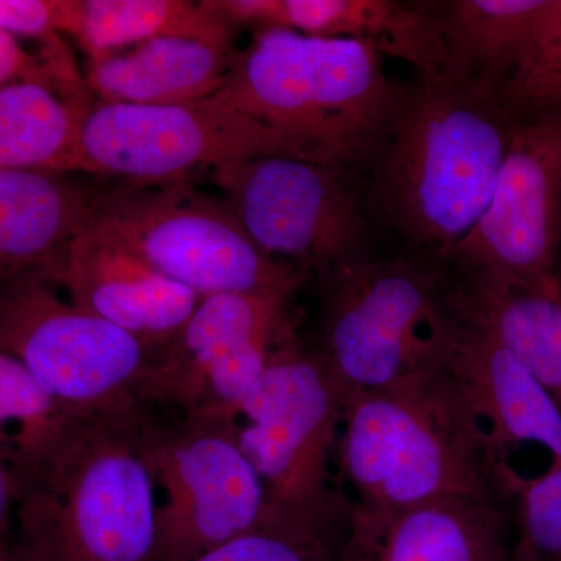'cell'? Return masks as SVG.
I'll use <instances>...</instances> for the list:
<instances>
[{"label":"cell","mask_w":561,"mask_h":561,"mask_svg":"<svg viewBox=\"0 0 561 561\" xmlns=\"http://www.w3.org/2000/svg\"><path fill=\"white\" fill-rule=\"evenodd\" d=\"M516 121L497 88L419 77L365 169L368 213L443 262L485 213Z\"/></svg>","instance_id":"cell-1"},{"label":"cell","mask_w":561,"mask_h":561,"mask_svg":"<svg viewBox=\"0 0 561 561\" xmlns=\"http://www.w3.org/2000/svg\"><path fill=\"white\" fill-rule=\"evenodd\" d=\"M508 470L442 354L342 400L335 471L354 507L400 511L440 497L504 504Z\"/></svg>","instance_id":"cell-2"},{"label":"cell","mask_w":561,"mask_h":561,"mask_svg":"<svg viewBox=\"0 0 561 561\" xmlns=\"http://www.w3.org/2000/svg\"><path fill=\"white\" fill-rule=\"evenodd\" d=\"M404 92L368 44L268 28L238 50L210 99L279 131L309 160L359 176Z\"/></svg>","instance_id":"cell-3"},{"label":"cell","mask_w":561,"mask_h":561,"mask_svg":"<svg viewBox=\"0 0 561 561\" xmlns=\"http://www.w3.org/2000/svg\"><path fill=\"white\" fill-rule=\"evenodd\" d=\"M146 405L81 413L54 459L18 483L20 541L38 561H154L157 481Z\"/></svg>","instance_id":"cell-4"},{"label":"cell","mask_w":561,"mask_h":561,"mask_svg":"<svg viewBox=\"0 0 561 561\" xmlns=\"http://www.w3.org/2000/svg\"><path fill=\"white\" fill-rule=\"evenodd\" d=\"M323 278L320 343L309 351L342 400L438 359L451 316V278L438 265L364 256Z\"/></svg>","instance_id":"cell-5"},{"label":"cell","mask_w":561,"mask_h":561,"mask_svg":"<svg viewBox=\"0 0 561 561\" xmlns=\"http://www.w3.org/2000/svg\"><path fill=\"white\" fill-rule=\"evenodd\" d=\"M342 398L311 351L291 337L241 405L238 440L264 485L271 518L342 531L350 502L337 483Z\"/></svg>","instance_id":"cell-6"},{"label":"cell","mask_w":561,"mask_h":561,"mask_svg":"<svg viewBox=\"0 0 561 561\" xmlns=\"http://www.w3.org/2000/svg\"><path fill=\"white\" fill-rule=\"evenodd\" d=\"M187 181L99 190L94 221L201 298L249 294L290 301L308 273L264 253L220 195Z\"/></svg>","instance_id":"cell-7"},{"label":"cell","mask_w":561,"mask_h":561,"mask_svg":"<svg viewBox=\"0 0 561 561\" xmlns=\"http://www.w3.org/2000/svg\"><path fill=\"white\" fill-rule=\"evenodd\" d=\"M144 448L164 493L154 561H191L271 522L264 485L238 440V420H162L146 405Z\"/></svg>","instance_id":"cell-8"},{"label":"cell","mask_w":561,"mask_h":561,"mask_svg":"<svg viewBox=\"0 0 561 561\" xmlns=\"http://www.w3.org/2000/svg\"><path fill=\"white\" fill-rule=\"evenodd\" d=\"M268 154L309 160L279 131L210 98L176 105L95 101L81 128L79 173L150 186Z\"/></svg>","instance_id":"cell-9"},{"label":"cell","mask_w":561,"mask_h":561,"mask_svg":"<svg viewBox=\"0 0 561 561\" xmlns=\"http://www.w3.org/2000/svg\"><path fill=\"white\" fill-rule=\"evenodd\" d=\"M210 176L251 241L273 260L324 276L365 256L368 210L353 173L268 154Z\"/></svg>","instance_id":"cell-10"},{"label":"cell","mask_w":561,"mask_h":561,"mask_svg":"<svg viewBox=\"0 0 561 561\" xmlns=\"http://www.w3.org/2000/svg\"><path fill=\"white\" fill-rule=\"evenodd\" d=\"M60 287L24 276L0 287V350L16 357L70 411L140 404L151 351L110 321L65 300Z\"/></svg>","instance_id":"cell-11"},{"label":"cell","mask_w":561,"mask_h":561,"mask_svg":"<svg viewBox=\"0 0 561 561\" xmlns=\"http://www.w3.org/2000/svg\"><path fill=\"white\" fill-rule=\"evenodd\" d=\"M287 306L264 295L202 298L180 334L151 357L139 402L186 419L238 420L272 354L294 337Z\"/></svg>","instance_id":"cell-12"},{"label":"cell","mask_w":561,"mask_h":561,"mask_svg":"<svg viewBox=\"0 0 561 561\" xmlns=\"http://www.w3.org/2000/svg\"><path fill=\"white\" fill-rule=\"evenodd\" d=\"M561 110L516 121L485 213L446 264L518 286L561 290Z\"/></svg>","instance_id":"cell-13"},{"label":"cell","mask_w":561,"mask_h":561,"mask_svg":"<svg viewBox=\"0 0 561 561\" xmlns=\"http://www.w3.org/2000/svg\"><path fill=\"white\" fill-rule=\"evenodd\" d=\"M58 287L73 305L138 339L153 357L180 334L202 300L94 220L69 243Z\"/></svg>","instance_id":"cell-14"},{"label":"cell","mask_w":561,"mask_h":561,"mask_svg":"<svg viewBox=\"0 0 561 561\" xmlns=\"http://www.w3.org/2000/svg\"><path fill=\"white\" fill-rule=\"evenodd\" d=\"M502 502L440 497L400 511L350 504L337 561H513Z\"/></svg>","instance_id":"cell-15"},{"label":"cell","mask_w":561,"mask_h":561,"mask_svg":"<svg viewBox=\"0 0 561 561\" xmlns=\"http://www.w3.org/2000/svg\"><path fill=\"white\" fill-rule=\"evenodd\" d=\"M232 27L284 28L320 38L368 44L408 62L421 79H438L445 46L427 2L397 0H210Z\"/></svg>","instance_id":"cell-16"},{"label":"cell","mask_w":561,"mask_h":561,"mask_svg":"<svg viewBox=\"0 0 561 561\" xmlns=\"http://www.w3.org/2000/svg\"><path fill=\"white\" fill-rule=\"evenodd\" d=\"M442 362L502 454L519 443H537L551 453L552 463H560L559 405L511 351L461 316L453 302Z\"/></svg>","instance_id":"cell-17"},{"label":"cell","mask_w":561,"mask_h":561,"mask_svg":"<svg viewBox=\"0 0 561 561\" xmlns=\"http://www.w3.org/2000/svg\"><path fill=\"white\" fill-rule=\"evenodd\" d=\"M99 190L62 173L0 169V287L57 284L69 243L94 220Z\"/></svg>","instance_id":"cell-18"},{"label":"cell","mask_w":561,"mask_h":561,"mask_svg":"<svg viewBox=\"0 0 561 561\" xmlns=\"http://www.w3.org/2000/svg\"><path fill=\"white\" fill-rule=\"evenodd\" d=\"M236 54L234 43L161 36L90 61L84 81L98 102H197L219 91Z\"/></svg>","instance_id":"cell-19"},{"label":"cell","mask_w":561,"mask_h":561,"mask_svg":"<svg viewBox=\"0 0 561 561\" xmlns=\"http://www.w3.org/2000/svg\"><path fill=\"white\" fill-rule=\"evenodd\" d=\"M449 298L461 316L522 362L561 411V290L467 272L451 278Z\"/></svg>","instance_id":"cell-20"},{"label":"cell","mask_w":561,"mask_h":561,"mask_svg":"<svg viewBox=\"0 0 561 561\" xmlns=\"http://www.w3.org/2000/svg\"><path fill=\"white\" fill-rule=\"evenodd\" d=\"M94 103L87 83L20 80L0 87V169L79 173L81 128Z\"/></svg>","instance_id":"cell-21"},{"label":"cell","mask_w":561,"mask_h":561,"mask_svg":"<svg viewBox=\"0 0 561 561\" xmlns=\"http://www.w3.org/2000/svg\"><path fill=\"white\" fill-rule=\"evenodd\" d=\"M553 0L427 2L445 46L443 77L502 90L523 60Z\"/></svg>","instance_id":"cell-22"},{"label":"cell","mask_w":561,"mask_h":561,"mask_svg":"<svg viewBox=\"0 0 561 561\" xmlns=\"http://www.w3.org/2000/svg\"><path fill=\"white\" fill-rule=\"evenodd\" d=\"M236 31L210 0H61L60 35L90 61L161 36L234 43Z\"/></svg>","instance_id":"cell-23"},{"label":"cell","mask_w":561,"mask_h":561,"mask_svg":"<svg viewBox=\"0 0 561 561\" xmlns=\"http://www.w3.org/2000/svg\"><path fill=\"white\" fill-rule=\"evenodd\" d=\"M81 413L55 400L24 364L0 350V459L18 483L54 459Z\"/></svg>","instance_id":"cell-24"},{"label":"cell","mask_w":561,"mask_h":561,"mask_svg":"<svg viewBox=\"0 0 561 561\" xmlns=\"http://www.w3.org/2000/svg\"><path fill=\"white\" fill-rule=\"evenodd\" d=\"M507 493L515 501L513 561H561V461L529 481L511 470Z\"/></svg>","instance_id":"cell-25"},{"label":"cell","mask_w":561,"mask_h":561,"mask_svg":"<svg viewBox=\"0 0 561 561\" xmlns=\"http://www.w3.org/2000/svg\"><path fill=\"white\" fill-rule=\"evenodd\" d=\"M501 98L516 119L561 110V0H553L534 43L502 87Z\"/></svg>","instance_id":"cell-26"},{"label":"cell","mask_w":561,"mask_h":561,"mask_svg":"<svg viewBox=\"0 0 561 561\" xmlns=\"http://www.w3.org/2000/svg\"><path fill=\"white\" fill-rule=\"evenodd\" d=\"M342 534L271 519L191 561H337Z\"/></svg>","instance_id":"cell-27"},{"label":"cell","mask_w":561,"mask_h":561,"mask_svg":"<svg viewBox=\"0 0 561 561\" xmlns=\"http://www.w3.org/2000/svg\"><path fill=\"white\" fill-rule=\"evenodd\" d=\"M20 80L87 83L62 38L41 44L38 49L32 50L27 47V41L0 31V87Z\"/></svg>","instance_id":"cell-28"},{"label":"cell","mask_w":561,"mask_h":561,"mask_svg":"<svg viewBox=\"0 0 561 561\" xmlns=\"http://www.w3.org/2000/svg\"><path fill=\"white\" fill-rule=\"evenodd\" d=\"M61 0H0V31L33 44L60 35Z\"/></svg>","instance_id":"cell-29"},{"label":"cell","mask_w":561,"mask_h":561,"mask_svg":"<svg viewBox=\"0 0 561 561\" xmlns=\"http://www.w3.org/2000/svg\"><path fill=\"white\" fill-rule=\"evenodd\" d=\"M18 481L9 465L0 459V546L11 541V529L16 522Z\"/></svg>","instance_id":"cell-30"},{"label":"cell","mask_w":561,"mask_h":561,"mask_svg":"<svg viewBox=\"0 0 561 561\" xmlns=\"http://www.w3.org/2000/svg\"><path fill=\"white\" fill-rule=\"evenodd\" d=\"M0 561H38L20 541L11 540L0 546Z\"/></svg>","instance_id":"cell-31"}]
</instances>
